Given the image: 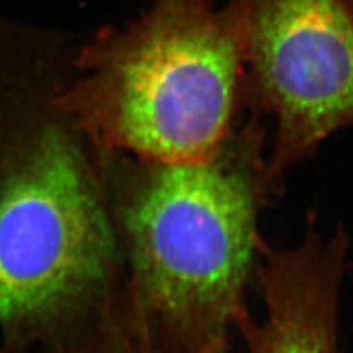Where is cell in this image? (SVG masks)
I'll list each match as a JSON object with an SVG mask.
<instances>
[{
    "label": "cell",
    "instance_id": "obj_1",
    "mask_svg": "<svg viewBox=\"0 0 353 353\" xmlns=\"http://www.w3.org/2000/svg\"><path fill=\"white\" fill-rule=\"evenodd\" d=\"M72 48L0 15V347L92 353L128 319L99 153L62 105Z\"/></svg>",
    "mask_w": 353,
    "mask_h": 353
},
{
    "label": "cell",
    "instance_id": "obj_2",
    "mask_svg": "<svg viewBox=\"0 0 353 353\" xmlns=\"http://www.w3.org/2000/svg\"><path fill=\"white\" fill-rule=\"evenodd\" d=\"M265 136L253 115L205 159L97 152L130 311L158 353H228L272 197Z\"/></svg>",
    "mask_w": 353,
    "mask_h": 353
},
{
    "label": "cell",
    "instance_id": "obj_3",
    "mask_svg": "<svg viewBox=\"0 0 353 353\" xmlns=\"http://www.w3.org/2000/svg\"><path fill=\"white\" fill-rule=\"evenodd\" d=\"M243 26L228 0H153L72 49L62 105L93 148L143 161L211 157L236 127Z\"/></svg>",
    "mask_w": 353,
    "mask_h": 353
},
{
    "label": "cell",
    "instance_id": "obj_4",
    "mask_svg": "<svg viewBox=\"0 0 353 353\" xmlns=\"http://www.w3.org/2000/svg\"><path fill=\"white\" fill-rule=\"evenodd\" d=\"M243 26V96L275 134L267 184L283 194L296 165L353 128V18L346 0H233Z\"/></svg>",
    "mask_w": 353,
    "mask_h": 353
},
{
    "label": "cell",
    "instance_id": "obj_5",
    "mask_svg": "<svg viewBox=\"0 0 353 353\" xmlns=\"http://www.w3.org/2000/svg\"><path fill=\"white\" fill-rule=\"evenodd\" d=\"M349 246L343 225L324 237L314 214L296 248L277 249L258 237L253 275L265 318L256 321L246 307L234 321L249 353H339L340 293Z\"/></svg>",
    "mask_w": 353,
    "mask_h": 353
},
{
    "label": "cell",
    "instance_id": "obj_6",
    "mask_svg": "<svg viewBox=\"0 0 353 353\" xmlns=\"http://www.w3.org/2000/svg\"><path fill=\"white\" fill-rule=\"evenodd\" d=\"M0 353H8L0 347ZM92 353H158L149 343L146 334L134 321V318H130L128 324L121 328L115 336L106 340L103 345L99 346Z\"/></svg>",
    "mask_w": 353,
    "mask_h": 353
},
{
    "label": "cell",
    "instance_id": "obj_7",
    "mask_svg": "<svg viewBox=\"0 0 353 353\" xmlns=\"http://www.w3.org/2000/svg\"><path fill=\"white\" fill-rule=\"evenodd\" d=\"M346 2H347L349 10H350V14H352V18H353V0H346Z\"/></svg>",
    "mask_w": 353,
    "mask_h": 353
}]
</instances>
